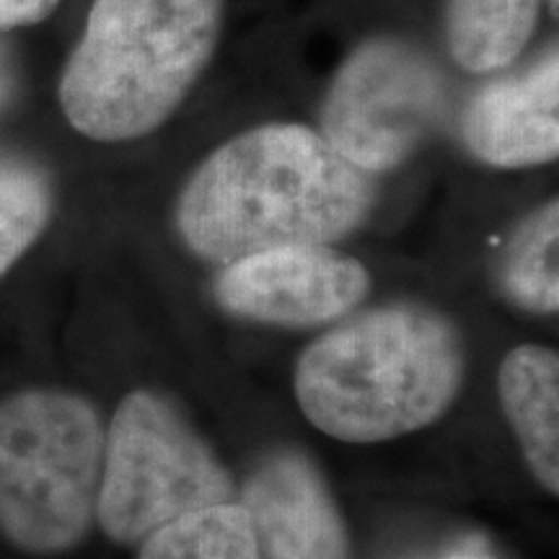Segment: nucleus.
Returning a JSON list of instances; mask_svg holds the SVG:
<instances>
[{
    "label": "nucleus",
    "instance_id": "obj_3",
    "mask_svg": "<svg viewBox=\"0 0 559 559\" xmlns=\"http://www.w3.org/2000/svg\"><path fill=\"white\" fill-rule=\"evenodd\" d=\"M223 0H94L60 81L81 135L122 143L158 130L218 50Z\"/></svg>",
    "mask_w": 559,
    "mask_h": 559
},
{
    "label": "nucleus",
    "instance_id": "obj_9",
    "mask_svg": "<svg viewBox=\"0 0 559 559\" xmlns=\"http://www.w3.org/2000/svg\"><path fill=\"white\" fill-rule=\"evenodd\" d=\"M464 143L495 169H528L559 153V55L551 45L519 73L481 86L464 111Z\"/></svg>",
    "mask_w": 559,
    "mask_h": 559
},
{
    "label": "nucleus",
    "instance_id": "obj_17",
    "mask_svg": "<svg viewBox=\"0 0 559 559\" xmlns=\"http://www.w3.org/2000/svg\"><path fill=\"white\" fill-rule=\"evenodd\" d=\"M551 5H557V0H551Z\"/></svg>",
    "mask_w": 559,
    "mask_h": 559
},
{
    "label": "nucleus",
    "instance_id": "obj_15",
    "mask_svg": "<svg viewBox=\"0 0 559 559\" xmlns=\"http://www.w3.org/2000/svg\"><path fill=\"white\" fill-rule=\"evenodd\" d=\"M60 0H0V32L32 26L58 9Z\"/></svg>",
    "mask_w": 559,
    "mask_h": 559
},
{
    "label": "nucleus",
    "instance_id": "obj_7",
    "mask_svg": "<svg viewBox=\"0 0 559 559\" xmlns=\"http://www.w3.org/2000/svg\"><path fill=\"white\" fill-rule=\"evenodd\" d=\"M368 288V270L353 257L332 247H285L226 264L215 300L249 321L317 326L358 309Z\"/></svg>",
    "mask_w": 559,
    "mask_h": 559
},
{
    "label": "nucleus",
    "instance_id": "obj_13",
    "mask_svg": "<svg viewBox=\"0 0 559 559\" xmlns=\"http://www.w3.org/2000/svg\"><path fill=\"white\" fill-rule=\"evenodd\" d=\"M138 559H260L249 515L236 500L202 508L160 526Z\"/></svg>",
    "mask_w": 559,
    "mask_h": 559
},
{
    "label": "nucleus",
    "instance_id": "obj_16",
    "mask_svg": "<svg viewBox=\"0 0 559 559\" xmlns=\"http://www.w3.org/2000/svg\"><path fill=\"white\" fill-rule=\"evenodd\" d=\"M13 88V75H11V62L5 58V50L0 47V107L9 102Z\"/></svg>",
    "mask_w": 559,
    "mask_h": 559
},
{
    "label": "nucleus",
    "instance_id": "obj_10",
    "mask_svg": "<svg viewBox=\"0 0 559 559\" xmlns=\"http://www.w3.org/2000/svg\"><path fill=\"white\" fill-rule=\"evenodd\" d=\"M500 404L531 474L559 495V358L555 349L521 345L502 358Z\"/></svg>",
    "mask_w": 559,
    "mask_h": 559
},
{
    "label": "nucleus",
    "instance_id": "obj_5",
    "mask_svg": "<svg viewBox=\"0 0 559 559\" xmlns=\"http://www.w3.org/2000/svg\"><path fill=\"white\" fill-rule=\"evenodd\" d=\"M230 500L234 477L177 404L145 389L124 396L104 440L96 502L111 542L135 547L181 515Z\"/></svg>",
    "mask_w": 559,
    "mask_h": 559
},
{
    "label": "nucleus",
    "instance_id": "obj_1",
    "mask_svg": "<svg viewBox=\"0 0 559 559\" xmlns=\"http://www.w3.org/2000/svg\"><path fill=\"white\" fill-rule=\"evenodd\" d=\"M376 181L304 124H260L202 160L177 200V230L226 264L285 247H330L366 223Z\"/></svg>",
    "mask_w": 559,
    "mask_h": 559
},
{
    "label": "nucleus",
    "instance_id": "obj_12",
    "mask_svg": "<svg viewBox=\"0 0 559 559\" xmlns=\"http://www.w3.org/2000/svg\"><path fill=\"white\" fill-rule=\"evenodd\" d=\"M557 247L559 207L557 200H549L519 223L502 251V290L515 306L536 313L559 309Z\"/></svg>",
    "mask_w": 559,
    "mask_h": 559
},
{
    "label": "nucleus",
    "instance_id": "obj_2",
    "mask_svg": "<svg viewBox=\"0 0 559 559\" xmlns=\"http://www.w3.org/2000/svg\"><path fill=\"white\" fill-rule=\"evenodd\" d=\"M464 373L459 326L402 300L355 313L311 342L296 366V400L330 438L381 443L443 417Z\"/></svg>",
    "mask_w": 559,
    "mask_h": 559
},
{
    "label": "nucleus",
    "instance_id": "obj_8",
    "mask_svg": "<svg viewBox=\"0 0 559 559\" xmlns=\"http://www.w3.org/2000/svg\"><path fill=\"white\" fill-rule=\"evenodd\" d=\"M236 502L249 515L260 559H349L337 502L306 453H270Z\"/></svg>",
    "mask_w": 559,
    "mask_h": 559
},
{
    "label": "nucleus",
    "instance_id": "obj_4",
    "mask_svg": "<svg viewBox=\"0 0 559 559\" xmlns=\"http://www.w3.org/2000/svg\"><path fill=\"white\" fill-rule=\"evenodd\" d=\"M102 417L73 391L29 389L0 402V534L29 555H60L96 521Z\"/></svg>",
    "mask_w": 559,
    "mask_h": 559
},
{
    "label": "nucleus",
    "instance_id": "obj_6",
    "mask_svg": "<svg viewBox=\"0 0 559 559\" xmlns=\"http://www.w3.org/2000/svg\"><path fill=\"white\" fill-rule=\"evenodd\" d=\"M449 115V83L412 41L376 37L347 55L321 104L319 135L355 169L402 166Z\"/></svg>",
    "mask_w": 559,
    "mask_h": 559
},
{
    "label": "nucleus",
    "instance_id": "obj_14",
    "mask_svg": "<svg viewBox=\"0 0 559 559\" xmlns=\"http://www.w3.org/2000/svg\"><path fill=\"white\" fill-rule=\"evenodd\" d=\"M50 215L52 190L45 171L0 153V275L39 239Z\"/></svg>",
    "mask_w": 559,
    "mask_h": 559
},
{
    "label": "nucleus",
    "instance_id": "obj_11",
    "mask_svg": "<svg viewBox=\"0 0 559 559\" xmlns=\"http://www.w3.org/2000/svg\"><path fill=\"white\" fill-rule=\"evenodd\" d=\"M542 0H445V41L453 60L469 73H495L521 58Z\"/></svg>",
    "mask_w": 559,
    "mask_h": 559
}]
</instances>
